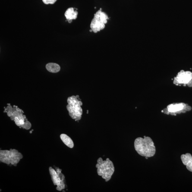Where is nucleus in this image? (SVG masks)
<instances>
[{"mask_svg":"<svg viewBox=\"0 0 192 192\" xmlns=\"http://www.w3.org/2000/svg\"><path fill=\"white\" fill-rule=\"evenodd\" d=\"M173 83L176 85H187L189 87H192V73L181 70L174 78Z\"/></svg>","mask_w":192,"mask_h":192,"instance_id":"nucleus-6","label":"nucleus"},{"mask_svg":"<svg viewBox=\"0 0 192 192\" xmlns=\"http://www.w3.org/2000/svg\"><path fill=\"white\" fill-rule=\"evenodd\" d=\"M19 122L20 124H21V125H23V124H24V121L23 120H20L19 121Z\"/></svg>","mask_w":192,"mask_h":192,"instance_id":"nucleus-13","label":"nucleus"},{"mask_svg":"<svg viewBox=\"0 0 192 192\" xmlns=\"http://www.w3.org/2000/svg\"><path fill=\"white\" fill-rule=\"evenodd\" d=\"M47 70L50 72L56 73L60 71L61 67L58 64L54 63H50L46 64Z\"/></svg>","mask_w":192,"mask_h":192,"instance_id":"nucleus-10","label":"nucleus"},{"mask_svg":"<svg viewBox=\"0 0 192 192\" xmlns=\"http://www.w3.org/2000/svg\"><path fill=\"white\" fill-rule=\"evenodd\" d=\"M78 15V12L77 11H75L73 8H68L64 13V16L70 23L72 22L73 20H75L77 18Z\"/></svg>","mask_w":192,"mask_h":192,"instance_id":"nucleus-9","label":"nucleus"},{"mask_svg":"<svg viewBox=\"0 0 192 192\" xmlns=\"http://www.w3.org/2000/svg\"><path fill=\"white\" fill-rule=\"evenodd\" d=\"M109 18L107 15L100 10L97 11L94 15L90 25V29L94 33H96L103 30L105 25L108 23Z\"/></svg>","mask_w":192,"mask_h":192,"instance_id":"nucleus-4","label":"nucleus"},{"mask_svg":"<svg viewBox=\"0 0 192 192\" xmlns=\"http://www.w3.org/2000/svg\"><path fill=\"white\" fill-rule=\"evenodd\" d=\"M182 162L186 165L187 169L192 172V156L190 153L182 155L181 157Z\"/></svg>","mask_w":192,"mask_h":192,"instance_id":"nucleus-8","label":"nucleus"},{"mask_svg":"<svg viewBox=\"0 0 192 192\" xmlns=\"http://www.w3.org/2000/svg\"><path fill=\"white\" fill-rule=\"evenodd\" d=\"M67 102L68 105L67 106V108L70 116L76 121L80 120L83 113V110L81 108L82 102L78 100L77 96H75L68 97Z\"/></svg>","mask_w":192,"mask_h":192,"instance_id":"nucleus-3","label":"nucleus"},{"mask_svg":"<svg viewBox=\"0 0 192 192\" xmlns=\"http://www.w3.org/2000/svg\"><path fill=\"white\" fill-rule=\"evenodd\" d=\"M96 167L97 169L98 175L106 182L111 179L115 171L113 163L108 158L105 161H103L101 157L98 158Z\"/></svg>","mask_w":192,"mask_h":192,"instance_id":"nucleus-2","label":"nucleus"},{"mask_svg":"<svg viewBox=\"0 0 192 192\" xmlns=\"http://www.w3.org/2000/svg\"><path fill=\"white\" fill-rule=\"evenodd\" d=\"M191 110V107L184 103H173L168 105L163 112L167 114L176 115L177 114L185 113Z\"/></svg>","mask_w":192,"mask_h":192,"instance_id":"nucleus-5","label":"nucleus"},{"mask_svg":"<svg viewBox=\"0 0 192 192\" xmlns=\"http://www.w3.org/2000/svg\"><path fill=\"white\" fill-rule=\"evenodd\" d=\"M64 144L70 148H73L74 147V143L71 138L67 135L62 134L60 136Z\"/></svg>","mask_w":192,"mask_h":192,"instance_id":"nucleus-11","label":"nucleus"},{"mask_svg":"<svg viewBox=\"0 0 192 192\" xmlns=\"http://www.w3.org/2000/svg\"><path fill=\"white\" fill-rule=\"evenodd\" d=\"M50 173L53 181L54 184L59 187L60 190H62L64 188V182L60 178L59 176L55 170L53 169L50 168Z\"/></svg>","mask_w":192,"mask_h":192,"instance_id":"nucleus-7","label":"nucleus"},{"mask_svg":"<svg viewBox=\"0 0 192 192\" xmlns=\"http://www.w3.org/2000/svg\"><path fill=\"white\" fill-rule=\"evenodd\" d=\"M44 3L46 4H53L56 2L57 0H42Z\"/></svg>","mask_w":192,"mask_h":192,"instance_id":"nucleus-12","label":"nucleus"},{"mask_svg":"<svg viewBox=\"0 0 192 192\" xmlns=\"http://www.w3.org/2000/svg\"><path fill=\"white\" fill-rule=\"evenodd\" d=\"M134 149L140 156L146 158L153 157L156 153V147L150 137L144 136V138L138 137L134 142Z\"/></svg>","mask_w":192,"mask_h":192,"instance_id":"nucleus-1","label":"nucleus"}]
</instances>
